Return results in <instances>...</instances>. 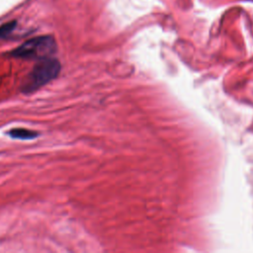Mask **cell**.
<instances>
[{
	"mask_svg": "<svg viewBox=\"0 0 253 253\" xmlns=\"http://www.w3.org/2000/svg\"><path fill=\"white\" fill-rule=\"evenodd\" d=\"M61 70L59 60L53 56L39 59L32 70L25 76L20 85V91L30 95L57 78Z\"/></svg>",
	"mask_w": 253,
	"mask_h": 253,
	"instance_id": "obj_1",
	"label": "cell"
},
{
	"mask_svg": "<svg viewBox=\"0 0 253 253\" xmlns=\"http://www.w3.org/2000/svg\"><path fill=\"white\" fill-rule=\"evenodd\" d=\"M57 51L56 41L52 36L32 38L9 51V55L21 59H42L54 55Z\"/></svg>",
	"mask_w": 253,
	"mask_h": 253,
	"instance_id": "obj_2",
	"label": "cell"
},
{
	"mask_svg": "<svg viewBox=\"0 0 253 253\" xmlns=\"http://www.w3.org/2000/svg\"><path fill=\"white\" fill-rule=\"evenodd\" d=\"M6 134L14 139L21 140H31L40 136V132L34 129H29L26 127H13L6 131Z\"/></svg>",
	"mask_w": 253,
	"mask_h": 253,
	"instance_id": "obj_3",
	"label": "cell"
},
{
	"mask_svg": "<svg viewBox=\"0 0 253 253\" xmlns=\"http://www.w3.org/2000/svg\"><path fill=\"white\" fill-rule=\"evenodd\" d=\"M16 26H17V22L15 21H11L0 26V40L10 36L14 31V29L16 28Z\"/></svg>",
	"mask_w": 253,
	"mask_h": 253,
	"instance_id": "obj_4",
	"label": "cell"
}]
</instances>
